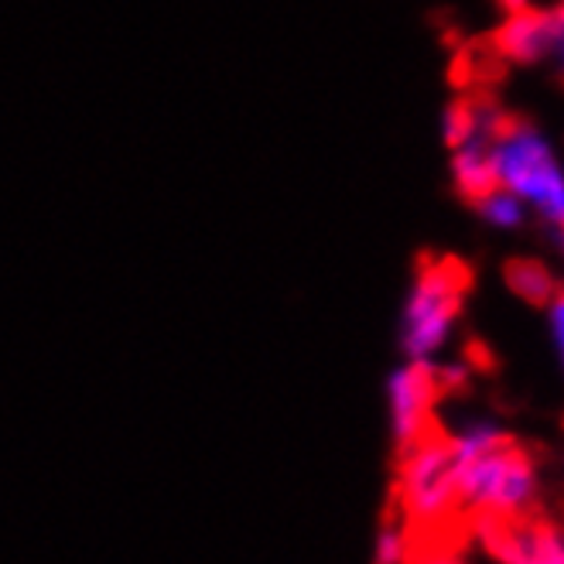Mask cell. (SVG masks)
Segmentation results:
<instances>
[{
	"instance_id": "1",
	"label": "cell",
	"mask_w": 564,
	"mask_h": 564,
	"mask_svg": "<svg viewBox=\"0 0 564 564\" xmlns=\"http://www.w3.org/2000/svg\"><path fill=\"white\" fill-rule=\"evenodd\" d=\"M458 458V500L469 527L489 523V520H523L534 517V458L527 448H520L513 438H500L486 452H476L469 458Z\"/></svg>"
},
{
	"instance_id": "2",
	"label": "cell",
	"mask_w": 564,
	"mask_h": 564,
	"mask_svg": "<svg viewBox=\"0 0 564 564\" xmlns=\"http://www.w3.org/2000/svg\"><path fill=\"white\" fill-rule=\"evenodd\" d=\"M489 158L496 182L523 203L538 206L554 223V229H564V172L557 169L554 151L538 134L534 123L500 113L489 138Z\"/></svg>"
},
{
	"instance_id": "3",
	"label": "cell",
	"mask_w": 564,
	"mask_h": 564,
	"mask_svg": "<svg viewBox=\"0 0 564 564\" xmlns=\"http://www.w3.org/2000/svg\"><path fill=\"white\" fill-rule=\"evenodd\" d=\"M473 288V271L458 257L421 260L404 308V349L411 359H427L452 332L462 302Z\"/></svg>"
},
{
	"instance_id": "4",
	"label": "cell",
	"mask_w": 564,
	"mask_h": 564,
	"mask_svg": "<svg viewBox=\"0 0 564 564\" xmlns=\"http://www.w3.org/2000/svg\"><path fill=\"white\" fill-rule=\"evenodd\" d=\"M452 383H455L452 370H435L424 359H414L411 367L393 373V380H390V417H393L397 452L411 448L424 431L435 424L431 421V411H435V401Z\"/></svg>"
},
{
	"instance_id": "5",
	"label": "cell",
	"mask_w": 564,
	"mask_h": 564,
	"mask_svg": "<svg viewBox=\"0 0 564 564\" xmlns=\"http://www.w3.org/2000/svg\"><path fill=\"white\" fill-rule=\"evenodd\" d=\"M489 551L507 564H564V538L538 517L523 520H489L476 527Z\"/></svg>"
},
{
	"instance_id": "6",
	"label": "cell",
	"mask_w": 564,
	"mask_h": 564,
	"mask_svg": "<svg viewBox=\"0 0 564 564\" xmlns=\"http://www.w3.org/2000/svg\"><path fill=\"white\" fill-rule=\"evenodd\" d=\"M492 48L496 55H503L517 65L551 58V11H534V8L510 11L507 24L492 35Z\"/></svg>"
},
{
	"instance_id": "7",
	"label": "cell",
	"mask_w": 564,
	"mask_h": 564,
	"mask_svg": "<svg viewBox=\"0 0 564 564\" xmlns=\"http://www.w3.org/2000/svg\"><path fill=\"white\" fill-rule=\"evenodd\" d=\"M500 120V117H496ZM496 127V123H492ZM492 127L482 130V134L469 138L466 144L455 148V161H452V175H455V188L458 195L466 198L469 206H476L479 198H486L492 188H500L492 172V158H489V138H492Z\"/></svg>"
},
{
	"instance_id": "8",
	"label": "cell",
	"mask_w": 564,
	"mask_h": 564,
	"mask_svg": "<svg viewBox=\"0 0 564 564\" xmlns=\"http://www.w3.org/2000/svg\"><path fill=\"white\" fill-rule=\"evenodd\" d=\"M503 278H507L510 291L517 297H523L527 305H551L554 297H557V291H561L554 274L544 268V263L527 260V257L510 260L507 268H503Z\"/></svg>"
},
{
	"instance_id": "9",
	"label": "cell",
	"mask_w": 564,
	"mask_h": 564,
	"mask_svg": "<svg viewBox=\"0 0 564 564\" xmlns=\"http://www.w3.org/2000/svg\"><path fill=\"white\" fill-rule=\"evenodd\" d=\"M476 209H479V216H482L486 223L503 226V229L523 223V198H517V195H513L510 188H503V185H500V188H492L486 198H479Z\"/></svg>"
},
{
	"instance_id": "10",
	"label": "cell",
	"mask_w": 564,
	"mask_h": 564,
	"mask_svg": "<svg viewBox=\"0 0 564 564\" xmlns=\"http://www.w3.org/2000/svg\"><path fill=\"white\" fill-rule=\"evenodd\" d=\"M404 564H466L458 554V544H421L411 547Z\"/></svg>"
},
{
	"instance_id": "11",
	"label": "cell",
	"mask_w": 564,
	"mask_h": 564,
	"mask_svg": "<svg viewBox=\"0 0 564 564\" xmlns=\"http://www.w3.org/2000/svg\"><path fill=\"white\" fill-rule=\"evenodd\" d=\"M551 58L564 69V0L551 11Z\"/></svg>"
},
{
	"instance_id": "12",
	"label": "cell",
	"mask_w": 564,
	"mask_h": 564,
	"mask_svg": "<svg viewBox=\"0 0 564 564\" xmlns=\"http://www.w3.org/2000/svg\"><path fill=\"white\" fill-rule=\"evenodd\" d=\"M551 328H554V343H557V352H561V362H564V288L551 302Z\"/></svg>"
},
{
	"instance_id": "13",
	"label": "cell",
	"mask_w": 564,
	"mask_h": 564,
	"mask_svg": "<svg viewBox=\"0 0 564 564\" xmlns=\"http://www.w3.org/2000/svg\"><path fill=\"white\" fill-rule=\"evenodd\" d=\"M554 237H557V243H561V253H564V229H554Z\"/></svg>"
}]
</instances>
